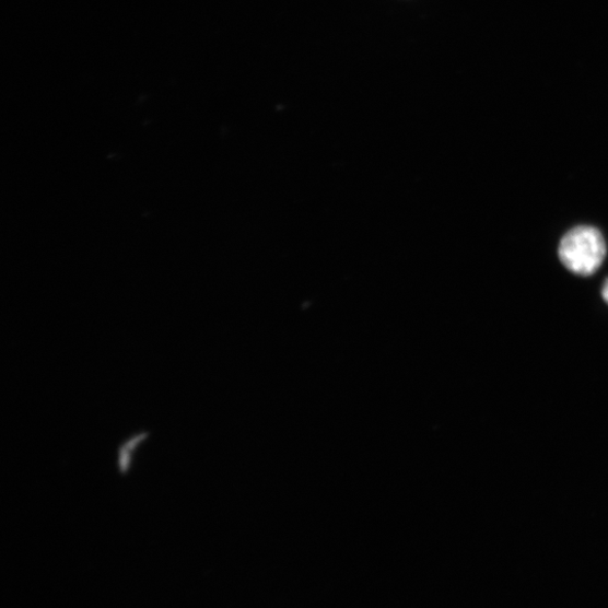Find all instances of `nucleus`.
Masks as SVG:
<instances>
[{
    "label": "nucleus",
    "mask_w": 608,
    "mask_h": 608,
    "mask_svg": "<svg viewBox=\"0 0 608 608\" xmlns=\"http://www.w3.org/2000/svg\"><path fill=\"white\" fill-rule=\"evenodd\" d=\"M606 256V244L596 227L580 225L568 232L559 245V257L564 268L582 277L593 276Z\"/></svg>",
    "instance_id": "f257e3e1"
},
{
    "label": "nucleus",
    "mask_w": 608,
    "mask_h": 608,
    "mask_svg": "<svg viewBox=\"0 0 608 608\" xmlns=\"http://www.w3.org/2000/svg\"><path fill=\"white\" fill-rule=\"evenodd\" d=\"M149 436V432H142L126 440L118 449L119 472L127 476L132 466L133 454L136 448Z\"/></svg>",
    "instance_id": "f03ea898"
},
{
    "label": "nucleus",
    "mask_w": 608,
    "mask_h": 608,
    "mask_svg": "<svg viewBox=\"0 0 608 608\" xmlns=\"http://www.w3.org/2000/svg\"><path fill=\"white\" fill-rule=\"evenodd\" d=\"M601 296L605 302L608 304V279L605 281L601 290Z\"/></svg>",
    "instance_id": "7ed1b4c3"
}]
</instances>
